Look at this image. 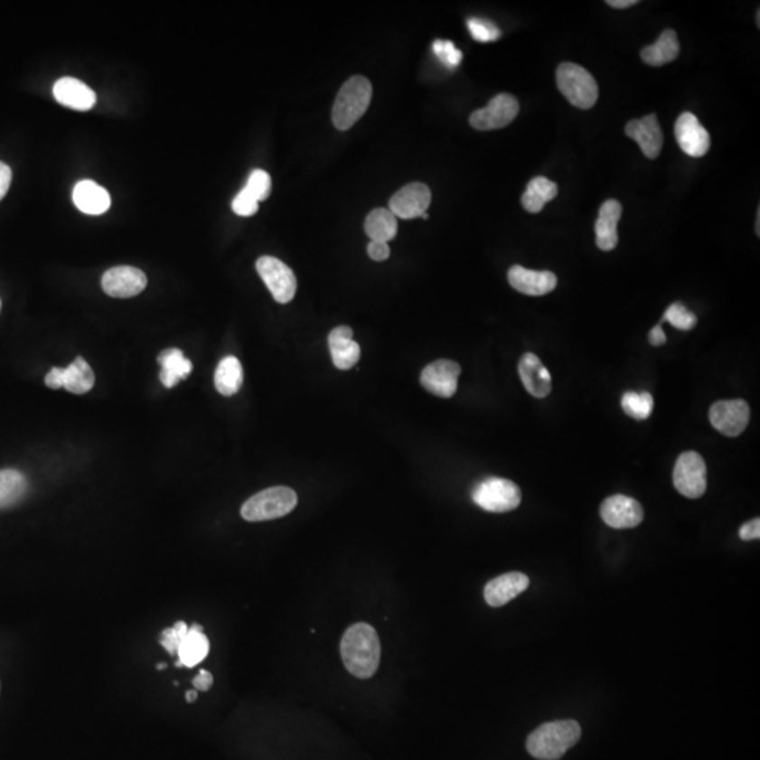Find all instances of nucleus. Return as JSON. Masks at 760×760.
Here are the masks:
<instances>
[{
  "label": "nucleus",
  "instance_id": "nucleus-34",
  "mask_svg": "<svg viewBox=\"0 0 760 760\" xmlns=\"http://www.w3.org/2000/svg\"><path fill=\"white\" fill-rule=\"evenodd\" d=\"M671 323L674 328L681 331H689L694 328L697 324V317L693 313L689 312L680 303H673V305L666 310L663 315V322Z\"/></svg>",
  "mask_w": 760,
  "mask_h": 760
},
{
  "label": "nucleus",
  "instance_id": "nucleus-32",
  "mask_svg": "<svg viewBox=\"0 0 760 760\" xmlns=\"http://www.w3.org/2000/svg\"><path fill=\"white\" fill-rule=\"evenodd\" d=\"M621 406L627 416L633 417L635 420H646L653 411V398L648 391L636 393L627 391L621 399Z\"/></svg>",
  "mask_w": 760,
  "mask_h": 760
},
{
  "label": "nucleus",
  "instance_id": "nucleus-11",
  "mask_svg": "<svg viewBox=\"0 0 760 760\" xmlns=\"http://www.w3.org/2000/svg\"><path fill=\"white\" fill-rule=\"evenodd\" d=\"M603 521L615 530L635 529L643 521V509L633 497L615 494L603 502Z\"/></svg>",
  "mask_w": 760,
  "mask_h": 760
},
{
  "label": "nucleus",
  "instance_id": "nucleus-16",
  "mask_svg": "<svg viewBox=\"0 0 760 760\" xmlns=\"http://www.w3.org/2000/svg\"><path fill=\"white\" fill-rule=\"evenodd\" d=\"M512 289L529 296H544L557 287V275L549 271H531L521 265H514L509 271Z\"/></svg>",
  "mask_w": 760,
  "mask_h": 760
},
{
  "label": "nucleus",
  "instance_id": "nucleus-21",
  "mask_svg": "<svg viewBox=\"0 0 760 760\" xmlns=\"http://www.w3.org/2000/svg\"><path fill=\"white\" fill-rule=\"evenodd\" d=\"M54 98L58 103L73 110H90L96 105V93L75 78H61L54 85Z\"/></svg>",
  "mask_w": 760,
  "mask_h": 760
},
{
  "label": "nucleus",
  "instance_id": "nucleus-30",
  "mask_svg": "<svg viewBox=\"0 0 760 760\" xmlns=\"http://www.w3.org/2000/svg\"><path fill=\"white\" fill-rule=\"evenodd\" d=\"M244 382V371L241 362L236 357H226L220 361L214 373V385L220 395L232 396L241 389Z\"/></svg>",
  "mask_w": 760,
  "mask_h": 760
},
{
  "label": "nucleus",
  "instance_id": "nucleus-15",
  "mask_svg": "<svg viewBox=\"0 0 760 760\" xmlns=\"http://www.w3.org/2000/svg\"><path fill=\"white\" fill-rule=\"evenodd\" d=\"M431 204V191L424 183H408L403 186L389 202V211L399 219L410 220L423 217Z\"/></svg>",
  "mask_w": 760,
  "mask_h": 760
},
{
  "label": "nucleus",
  "instance_id": "nucleus-38",
  "mask_svg": "<svg viewBox=\"0 0 760 760\" xmlns=\"http://www.w3.org/2000/svg\"><path fill=\"white\" fill-rule=\"evenodd\" d=\"M258 204L259 202L244 188L232 201V211L241 217L254 216L258 211Z\"/></svg>",
  "mask_w": 760,
  "mask_h": 760
},
{
  "label": "nucleus",
  "instance_id": "nucleus-7",
  "mask_svg": "<svg viewBox=\"0 0 760 760\" xmlns=\"http://www.w3.org/2000/svg\"><path fill=\"white\" fill-rule=\"evenodd\" d=\"M673 484L688 499H700L707 490V466L703 456L694 451L679 456L673 469Z\"/></svg>",
  "mask_w": 760,
  "mask_h": 760
},
{
  "label": "nucleus",
  "instance_id": "nucleus-26",
  "mask_svg": "<svg viewBox=\"0 0 760 760\" xmlns=\"http://www.w3.org/2000/svg\"><path fill=\"white\" fill-rule=\"evenodd\" d=\"M679 52H680V44H679L678 34L669 29L661 33L655 44L643 48L641 58L651 67H661L676 60Z\"/></svg>",
  "mask_w": 760,
  "mask_h": 760
},
{
  "label": "nucleus",
  "instance_id": "nucleus-20",
  "mask_svg": "<svg viewBox=\"0 0 760 760\" xmlns=\"http://www.w3.org/2000/svg\"><path fill=\"white\" fill-rule=\"evenodd\" d=\"M522 385L530 395L544 399L552 390V376L535 353H525L519 363Z\"/></svg>",
  "mask_w": 760,
  "mask_h": 760
},
{
  "label": "nucleus",
  "instance_id": "nucleus-31",
  "mask_svg": "<svg viewBox=\"0 0 760 760\" xmlns=\"http://www.w3.org/2000/svg\"><path fill=\"white\" fill-rule=\"evenodd\" d=\"M95 385V373L89 363L78 357L64 370V388L73 395H85Z\"/></svg>",
  "mask_w": 760,
  "mask_h": 760
},
{
  "label": "nucleus",
  "instance_id": "nucleus-14",
  "mask_svg": "<svg viewBox=\"0 0 760 760\" xmlns=\"http://www.w3.org/2000/svg\"><path fill=\"white\" fill-rule=\"evenodd\" d=\"M146 277L141 269L134 267H115L108 269L102 277V287L106 295L117 299L137 296L145 289Z\"/></svg>",
  "mask_w": 760,
  "mask_h": 760
},
{
  "label": "nucleus",
  "instance_id": "nucleus-1",
  "mask_svg": "<svg viewBox=\"0 0 760 760\" xmlns=\"http://www.w3.org/2000/svg\"><path fill=\"white\" fill-rule=\"evenodd\" d=\"M380 641L370 624H353L341 640V658L345 669L358 679H371L380 663Z\"/></svg>",
  "mask_w": 760,
  "mask_h": 760
},
{
  "label": "nucleus",
  "instance_id": "nucleus-27",
  "mask_svg": "<svg viewBox=\"0 0 760 760\" xmlns=\"http://www.w3.org/2000/svg\"><path fill=\"white\" fill-rule=\"evenodd\" d=\"M29 481L16 469L0 471V509L16 506L26 497Z\"/></svg>",
  "mask_w": 760,
  "mask_h": 760
},
{
  "label": "nucleus",
  "instance_id": "nucleus-35",
  "mask_svg": "<svg viewBox=\"0 0 760 760\" xmlns=\"http://www.w3.org/2000/svg\"><path fill=\"white\" fill-rule=\"evenodd\" d=\"M245 189L254 196L258 202L267 201L271 194L272 181L269 174L265 173L262 169H255L249 175V182Z\"/></svg>",
  "mask_w": 760,
  "mask_h": 760
},
{
  "label": "nucleus",
  "instance_id": "nucleus-8",
  "mask_svg": "<svg viewBox=\"0 0 760 760\" xmlns=\"http://www.w3.org/2000/svg\"><path fill=\"white\" fill-rule=\"evenodd\" d=\"M257 271L277 303L286 305L292 302L296 295L297 280L286 264L275 257L265 255L257 261Z\"/></svg>",
  "mask_w": 760,
  "mask_h": 760
},
{
  "label": "nucleus",
  "instance_id": "nucleus-24",
  "mask_svg": "<svg viewBox=\"0 0 760 760\" xmlns=\"http://www.w3.org/2000/svg\"><path fill=\"white\" fill-rule=\"evenodd\" d=\"M161 365L159 379L165 388H175L179 380L188 378L192 372V362L178 348H169L163 351L158 357Z\"/></svg>",
  "mask_w": 760,
  "mask_h": 760
},
{
  "label": "nucleus",
  "instance_id": "nucleus-13",
  "mask_svg": "<svg viewBox=\"0 0 760 760\" xmlns=\"http://www.w3.org/2000/svg\"><path fill=\"white\" fill-rule=\"evenodd\" d=\"M674 137L683 153L693 158L706 155L711 146L708 131L693 113L686 112L679 116L674 125Z\"/></svg>",
  "mask_w": 760,
  "mask_h": 760
},
{
  "label": "nucleus",
  "instance_id": "nucleus-47",
  "mask_svg": "<svg viewBox=\"0 0 760 760\" xmlns=\"http://www.w3.org/2000/svg\"><path fill=\"white\" fill-rule=\"evenodd\" d=\"M156 669H158V671H163V669H166V663H159V665H156Z\"/></svg>",
  "mask_w": 760,
  "mask_h": 760
},
{
  "label": "nucleus",
  "instance_id": "nucleus-18",
  "mask_svg": "<svg viewBox=\"0 0 760 760\" xmlns=\"http://www.w3.org/2000/svg\"><path fill=\"white\" fill-rule=\"evenodd\" d=\"M529 586V576L524 573H504L487 583L484 587V600L490 607H502L525 592Z\"/></svg>",
  "mask_w": 760,
  "mask_h": 760
},
{
  "label": "nucleus",
  "instance_id": "nucleus-2",
  "mask_svg": "<svg viewBox=\"0 0 760 760\" xmlns=\"http://www.w3.org/2000/svg\"><path fill=\"white\" fill-rule=\"evenodd\" d=\"M582 729L573 719L547 722L530 735L527 751L540 760H558L577 744Z\"/></svg>",
  "mask_w": 760,
  "mask_h": 760
},
{
  "label": "nucleus",
  "instance_id": "nucleus-23",
  "mask_svg": "<svg viewBox=\"0 0 760 760\" xmlns=\"http://www.w3.org/2000/svg\"><path fill=\"white\" fill-rule=\"evenodd\" d=\"M72 199L75 206L82 213L92 216L106 213L110 207V194L93 181L78 182L77 186L73 188Z\"/></svg>",
  "mask_w": 760,
  "mask_h": 760
},
{
  "label": "nucleus",
  "instance_id": "nucleus-46",
  "mask_svg": "<svg viewBox=\"0 0 760 760\" xmlns=\"http://www.w3.org/2000/svg\"><path fill=\"white\" fill-rule=\"evenodd\" d=\"M198 690H189L188 693H186V701H188V703H194V701L198 700Z\"/></svg>",
  "mask_w": 760,
  "mask_h": 760
},
{
  "label": "nucleus",
  "instance_id": "nucleus-42",
  "mask_svg": "<svg viewBox=\"0 0 760 760\" xmlns=\"http://www.w3.org/2000/svg\"><path fill=\"white\" fill-rule=\"evenodd\" d=\"M45 385L50 389L64 388V370L62 368H52L45 376Z\"/></svg>",
  "mask_w": 760,
  "mask_h": 760
},
{
  "label": "nucleus",
  "instance_id": "nucleus-4",
  "mask_svg": "<svg viewBox=\"0 0 760 760\" xmlns=\"http://www.w3.org/2000/svg\"><path fill=\"white\" fill-rule=\"evenodd\" d=\"M297 506V494L290 487L277 486L254 494L242 504L241 516L247 521L258 522L280 519Z\"/></svg>",
  "mask_w": 760,
  "mask_h": 760
},
{
  "label": "nucleus",
  "instance_id": "nucleus-3",
  "mask_svg": "<svg viewBox=\"0 0 760 760\" xmlns=\"http://www.w3.org/2000/svg\"><path fill=\"white\" fill-rule=\"evenodd\" d=\"M372 85L365 77H352L342 85L333 108V125L338 130L352 127L370 108Z\"/></svg>",
  "mask_w": 760,
  "mask_h": 760
},
{
  "label": "nucleus",
  "instance_id": "nucleus-19",
  "mask_svg": "<svg viewBox=\"0 0 760 760\" xmlns=\"http://www.w3.org/2000/svg\"><path fill=\"white\" fill-rule=\"evenodd\" d=\"M352 337V328L348 327V325H340V327L331 331L330 335H328L331 358H333V363L338 370H351L360 361L361 348Z\"/></svg>",
  "mask_w": 760,
  "mask_h": 760
},
{
  "label": "nucleus",
  "instance_id": "nucleus-40",
  "mask_svg": "<svg viewBox=\"0 0 760 760\" xmlns=\"http://www.w3.org/2000/svg\"><path fill=\"white\" fill-rule=\"evenodd\" d=\"M368 255H370L373 261H385V259L389 258V255H390V249H389V245L386 242L371 241L370 245H368Z\"/></svg>",
  "mask_w": 760,
  "mask_h": 760
},
{
  "label": "nucleus",
  "instance_id": "nucleus-37",
  "mask_svg": "<svg viewBox=\"0 0 760 760\" xmlns=\"http://www.w3.org/2000/svg\"><path fill=\"white\" fill-rule=\"evenodd\" d=\"M189 627L183 621H178L173 628H166L161 633V640L159 643L168 651L169 655H176L178 653L179 645L182 641L185 640L188 635Z\"/></svg>",
  "mask_w": 760,
  "mask_h": 760
},
{
  "label": "nucleus",
  "instance_id": "nucleus-12",
  "mask_svg": "<svg viewBox=\"0 0 760 760\" xmlns=\"http://www.w3.org/2000/svg\"><path fill=\"white\" fill-rule=\"evenodd\" d=\"M459 376V363L449 360H438L424 368L420 380L426 390L438 398L449 399L456 393Z\"/></svg>",
  "mask_w": 760,
  "mask_h": 760
},
{
  "label": "nucleus",
  "instance_id": "nucleus-43",
  "mask_svg": "<svg viewBox=\"0 0 760 760\" xmlns=\"http://www.w3.org/2000/svg\"><path fill=\"white\" fill-rule=\"evenodd\" d=\"M12 183V169L6 164L0 163V201L6 196Z\"/></svg>",
  "mask_w": 760,
  "mask_h": 760
},
{
  "label": "nucleus",
  "instance_id": "nucleus-25",
  "mask_svg": "<svg viewBox=\"0 0 760 760\" xmlns=\"http://www.w3.org/2000/svg\"><path fill=\"white\" fill-rule=\"evenodd\" d=\"M209 651H211V643L203 633V627L199 624H193L192 627H189L185 640L179 645L176 655L179 656L183 668H194L206 659Z\"/></svg>",
  "mask_w": 760,
  "mask_h": 760
},
{
  "label": "nucleus",
  "instance_id": "nucleus-39",
  "mask_svg": "<svg viewBox=\"0 0 760 760\" xmlns=\"http://www.w3.org/2000/svg\"><path fill=\"white\" fill-rule=\"evenodd\" d=\"M739 537H741V540H744V541H754V540H759L760 520H751V521L742 525L741 529H739Z\"/></svg>",
  "mask_w": 760,
  "mask_h": 760
},
{
  "label": "nucleus",
  "instance_id": "nucleus-36",
  "mask_svg": "<svg viewBox=\"0 0 760 760\" xmlns=\"http://www.w3.org/2000/svg\"><path fill=\"white\" fill-rule=\"evenodd\" d=\"M433 52L436 57L449 70H454L461 64V50H458L455 44L449 40H436L433 42Z\"/></svg>",
  "mask_w": 760,
  "mask_h": 760
},
{
  "label": "nucleus",
  "instance_id": "nucleus-41",
  "mask_svg": "<svg viewBox=\"0 0 760 760\" xmlns=\"http://www.w3.org/2000/svg\"><path fill=\"white\" fill-rule=\"evenodd\" d=\"M192 684L194 686V690L209 691L213 686V674L202 669L198 676L192 680Z\"/></svg>",
  "mask_w": 760,
  "mask_h": 760
},
{
  "label": "nucleus",
  "instance_id": "nucleus-9",
  "mask_svg": "<svg viewBox=\"0 0 760 760\" xmlns=\"http://www.w3.org/2000/svg\"><path fill=\"white\" fill-rule=\"evenodd\" d=\"M519 113V100L509 93H500L487 106L472 113L469 123L476 130H499L512 123Z\"/></svg>",
  "mask_w": 760,
  "mask_h": 760
},
{
  "label": "nucleus",
  "instance_id": "nucleus-45",
  "mask_svg": "<svg viewBox=\"0 0 760 760\" xmlns=\"http://www.w3.org/2000/svg\"><path fill=\"white\" fill-rule=\"evenodd\" d=\"M607 5L615 9H627V7L635 6L638 2L636 0H608Z\"/></svg>",
  "mask_w": 760,
  "mask_h": 760
},
{
  "label": "nucleus",
  "instance_id": "nucleus-10",
  "mask_svg": "<svg viewBox=\"0 0 760 760\" xmlns=\"http://www.w3.org/2000/svg\"><path fill=\"white\" fill-rule=\"evenodd\" d=\"M708 417L709 423L713 424L718 433L734 438L746 430L749 418H751V408L746 401L741 399L721 400L711 406Z\"/></svg>",
  "mask_w": 760,
  "mask_h": 760
},
{
  "label": "nucleus",
  "instance_id": "nucleus-29",
  "mask_svg": "<svg viewBox=\"0 0 760 760\" xmlns=\"http://www.w3.org/2000/svg\"><path fill=\"white\" fill-rule=\"evenodd\" d=\"M365 232L371 241L388 244L398 234V217L389 209H375L366 217Z\"/></svg>",
  "mask_w": 760,
  "mask_h": 760
},
{
  "label": "nucleus",
  "instance_id": "nucleus-28",
  "mask_svg": "<svg viewBox=\"0 0 760 760\" xmlns=\"http://www.w3.org/2000/svg\"><path fill=\"white\" fill-rule=\"evenodd\" d=\"M558 194V185L544 176L531 179L527 191L521 198L522 206L529 213H540L544 211L545 204L554 201Z\"/></svg>",
  "mask_w": 760,
  "mask_h": 760
},
{
  "label": "nucleus",
  "instance_id": "nucleus-22",
  "mask_svg": "<svg viewBox=\"0 0 760 760\" xmlns=\"http://www.w3.org/2000/svg\"><path fill=\"white\" fill-rule=\"evenodd\" d=\"M623 214L620 202L610 199L605 202L596 220V244L602 251H613L618 244L617 226Z\"/></svg>",
  "mask_w": 760,
  "mask_h": 760
},
{
  "label": "nucleus",
  "instance_id": "nucleus-33",
  "mask_svg": "<svg viewBox=\"0 0 760 760\" xmlns=\"http://www.w3.org/2000/svg\"><path fill=\"white\" fill-rule=\"evenodd\" d=\"M468 24L469 33L476 42H492L500 39L502 32L499 27L493 23L486 19H479V17H471L466 22Z\"/></svg>",
  "mask_w": 760,
  "mask_h": 760
},
{
  "label": "nucleus",
  "instance_id": "nucleus-5",
  "mask_svg": "<svg viewBox=\"0 0 760 760\" xmlns=\"http://www.w3.org/2000/svg\"><path fill=\"white\" fill-rule=\"evenodd\" d=\"M557 83L570 105L583 110H588L597 103L598 85L588 72L580 65L563 62L557 70Z\"/></svg>",
  "mask_w": 760,
  "mask_h": 760
},
{
  "label": "nucleus",
  "instance_id": "nucleus-17",
  "mask_svg": "<svg viewBox=\"0 0 760 760\" xmlns=\"http://www.w3.org/2000/svg\"><path fill=\"white\" fill-rule=\"evenodd\" d=\"M625 134L640 145L646 158H658L663 145V134L655 115L631 120L625 127Z\"/></svg>",
  "mask_w": 760,
  "mask_h": 760
},
{
  "label": "nucleus",
  "instance_id": "nucleus-44",
  "mask_svg": "<svg viewBox=\"0 0 760 760\" xmlns=\"http://www.w3.org/2000/svg\"><path fill=\"white\" fill-rule=\"evenodd\" d=\"M668 338H666L665 331L661 330V324L656 325L651 330L649 333V342L653 345V347H659V345L665 344Z\"/></svg>",
  "mask_w": 760,
  "mask_h": 760
},
{
  "label": "nucleus",
  "instance_id": "nucleus-6",
  "mask_svg": "<svg viewBox=\"0 0 760 760\" xmlns=\"http://www.w3.org/2000/svg\"><path fill=\"white\" fill-rule=\"evenodd\" d=\"M472 499L477 506L486 511H512L521 502V490L509 479L489 477L474 487Z\"/></svg>",
  "mask_w": 760,
  "mask_h": 760
}]
</instances>
